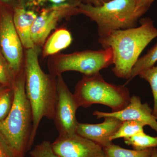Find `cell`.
Segmentation results:
<instances>
[{
    "label": "cell",
    "mask_w": 157,
    "mask_h": 157,
    "mask_svg": "<svg viewBox=\"0 0 157 157\" xmlns=\"http://www.w3.org/2000/svg\"><path fill=\"white\" fill-rule=\"evenodd\" d=\"M14 76L8 63L3 59L0 54V84L7 86H10L12 87L14 82L13 80Z\"/></svg>",
    "instance_id": "7402d4cb"
},
{
    "label": "cell",
    "mask_w": 157,
    "mask_h": 157,
    "mask_svg": "<svg viewBox=\"0 0 157 157\" xmlns=\"http://www.w3.org/2000/svg\"><path fill=\"white\" fill-rule=\"evenodd\" d=\"M14 99L13 89L0 88V121L5 119L11 110Z\"/></svg>",
    "instance_id": "ffe728a7"
},
{
    "label": "cell",
    "mask_w": 157,
    "mask_h": 157,
    "mask_svg": "<svg viewBox=\"0 0 157 157\" xmlns=\"http://www.w3.org/2000/svg\"><path fill=\"white\" fill-rule=\"evenodd\" d=\"M73 94L70 91L61 76L57 79V96L53 120L59 135L76 133L78 122L76 112L78 108Z\"/></svg>",
    "instance_id": "52a82bcc"
},
{
    "label": "cell",
    "mask_w": 157,
    "mask_h": 157,
    "mask_svg": "<svg viewBox=\"0 0 157 157\" xmlns=\"http://www.w3.org/2000/svg\"><path fill=\"white\" fill-rule=\"evenodd\" d=\"M0 1H2V2H3L7 3H9L11 0H0Z\"/></svg>",
    "instance_id": "f1b7e54d"
},
{
    "label": "cell",
    "mask_w": 157,
    "mask_h": 157,
    "mask_svg": "<svg viewBox=\"0 0 157 157\" xmlns=\"http://www.w3.org/2000/svg\"><path fill=\"white\" fill-rule=\"evenodd\" d=\"M51 144L60 157H105L102 147L76 133L59 135Z\"/></svg>",
    "instance_id": "30bf717a"
},
{
    "label": "cell",
    "mask_w": 157,
    "mask_h": 157,
    "mask_svg": "<svg viewBox=\"0 0 157 157\" xmlns=\"http://www.w3.org/2000/svg\"><path fill=\"white\" fill-rule=\"evenodd\" d=\"M140 23L138 27L110 31L99 36L102 48L112 49V71L118 78L130 79L132 68L140 54L157 37V29L151 18H142Z\"/></svg>",
    "instance_id": "6da1fadb"
},
{
    "label": "cell",
    "mask_w": 157,
    "mask_h": 157,
    "mask_svg": "<svg viewBox=\"0 0 157 157\" xmlns=\"http://www.w3.org/2000/svg\"><path fill=\"white\" fill-rule=\"evenodd\" d=\"M145 124L135 121H126L122 122L119 128L110 138L111 141L118 138H129L140 132H144Z\"/></svg>",
    "instance_id": "ac0fdd59"
},
{
    "label": "cell",
    "mask_w": 157,
    "mask_h": 157,
    "mask_svg": "<svg viewBox=\"0 0 157 157\" xmlns=\"http://www.w3.org/2000/svg\"><path fill=\"white\" fill-rule=\"evenodd\" d=\"M78 9L97 24L99 36L110 31L136 27L147 11L137 8L135 0H110L98 7L80 3Z\"/></svg>",
    "instance_id": "277c9868"
},
{
    "label": "cell",
    "mask_w": 157,
    "mask_h": 157,
    "mask_svg": "<svg viewBox=\"0 0 157 157\" xmlns=\"http://www.w3.org/2000/svg\"><path fill=\"white\" fill-rule=\"evenodd\" d=\"M73 95L78 107L87 108L93 104H102L110 107L112 112L123 109L131 98L125 86L108 83L100 73L85 76L76 86Z\"/></svg>",
    "instance_id": "5b68a950"
},
{
    "label": "cell",
    "mask_w": 157,
    "mask_h": 157,
    "mask_svg": "<svg viewBox=\"0 0 157 157\" xmlns=\"http://www.w3.org/2000/svg\"><path fill=\"white\" fill-rule=\"evenodd\" d=\"M103 148L105 157H151L153 149L143 150L128 149L113 143Z\"/></svg>",
    "instance_id": "9a60e30c"
},
{
    "label": "cell",
    "mask_w": 157,
    "mask_h": 157,
    "mask_svg": "<svg viewBox=\"0 0 157 157\" xmlns=\"http://www.w3.org/2000/svg\"><path fill=\"white\" fill-rule=\"evenodd\" d=\"M14 99L7 117L0 121V139L15 157H24L29 149L33 113L26 95L25 73L20 74L12 86Z\"/></svg>",
    "instance_id": "3957f363"
},
{
    "label": "cell",
    "mask_w": 157,
    "mask_h": 157,
    "mask_svg": "<svg viewBox=\"0 0 157 157\" xmlns=\"http://www.w3.org/2000/svg\"><path fill=\"white\" fill-rule=\"evenodd\" d=\"M151 157H157V148H153L152 151Z\"/></svg>",
    "instance_id": "4316f807"
},
{
    "label": "cell",
    "mask_w": 157,
    "mask_h": 157,
    "mask_svg": "<svg viewBox=\"0 0 157 157\" xmlns=\"http://www.w3.org/2000/svg\"><path fill=\"white\" fill-rule=\"evenodd\" d=\"M155 0H135L136 6L139 9L148 10Z\"/></svg>",
    "instance_id": "cb8c5ba5"
},
{
    "label": "cell",
    "mask_w": 157,
    "mask_h": 157,
    "mask_svg": "<svg viewBox=\"0 0 157 157\" xmlns=\"http://www.w3.org/2000/svg\"><path fill=\"white\" fill-rule=\"evenodd\" d=\"M104 118V121L100 124L78 122L76 134L95 142L103 147L107 146L112 143L110 138L117 132L123 121L112 117Z\"/></svg>",
    "instance_id": "7c38bea8"
},
{
    "label": "cell",
    "mask_w": 157,
    "mask_h": 157,
    "mask_svg": "<svg viewBox=\"0 0 157 157\" xmlns=\"http://www.w3.org/2000/svg\"><path fill=\"white\" fill-rule=\"evenodd\" d=\"M32 157H60L56 154L49 141H43L37 144L30 152Z\"/></svg>",
    "instance_id": "44dd1931"
},
{
    "label": "cell",
    "mask_w": 157,
    "mask_h": 157,
    "mask_svg": "<svg viewBox=\"0 0 157 157\" xmlns=\"http://www.w3.org/2000/svg\"><path fill=\"white\" fill-rule=\"evenodd\" d=\"M37 14L35 11L23 8H18L14 11L13 22L23 46L30 49L35 47L31 37V30Z\"/></svg>",
    "instance_id": "4fadbf2b"
},
{
    "label": "cell",
    "mask_w": 157,
    "mask_h": 157,
    "mask_svg": "<svg viewBox=\"0 0 157 157\" xmlns=\"http://www.w3.org/2000/svg\"><path fill=\"white\" fill-rule=\"evenodd\" d=\"M113 64V54L110 47L99 50H87L65 55L60 58L52 69L58 76L66 71L80 72L89 76L100 73Z\"/></svg>",
    "instance_id": "8992f818"
},
{
    "label": "cell",
    "mask_w": 157,
    "mask_h": 157,
    "mask_svg": "<svg viewBox=\"0 0 157 157\" xmlns=\"http://www.w3.org/2000/svg\"><path fill=\"white\" fill-rule=\"evenodd\" d=\"M43 1V0H31V1H32L33 2L37 4H41Z\"/></svg>",
    "instance_id": "83f0119b"
},
{
    "label": "cell",
    "mask_w": 157,
    "mask_h": 157,
    "mask_svg": "<svg viewBox=\"0 0 157 157\" xmlns=\"http://www.w3.org/2000/svg\"><path fill=\"white\" fill-rule=\"evenodd\" d=\"M93 115L97 119L112 117L124 121H135L148 125L157 133V119L153 114V109L147 103L142 104L140 98L133 95L131 97L128 104L123 109L117 112L94 111Z\"/></svg>",
    "instance_id": "8fae6325"
},
{
    "label": "cell",
    "mask_w": 157,
    "mask_h": 157,
    "mask_svg": "<svg viewBox=\"0 0 157 157\" xmlns=\"http://www.w3.org/2000/svg\"><path fill=\"white\" fill-rule=\"evenodd\" d=\"M0 46L2 52L14 76L20 71L22 44L14 27L13 17L4 13L0 21Z\"/></svg>",
    "instance_id": "9c48e42d"
},
{
    "label": "cell",
    "mask_w": 157,
    "mask_h": 157,
    "mask_svg": "<svg viewBox=\"0 0 157 157\" xmlns=\"http://www.w3.org/2000/svg\"><path fill=\"white\" fill-rule=\"evenodd\" d=\"M138 76L147 81L150 85L154 98L153 114L157 119V66L144 70Z\"/></svg>",
    "instance_id": "d6986e66"
},
{
    "label": "cell",
    "mask_w": 157,
    "mask_h": 157,
    "mask_svg": "<svg viewBox=\"0 0 157 157\" xmlns=\"http://www.w3.org/2000/svg\"><path fill=\"white\" fill-rule=\"evenodd\" d=\"M157 62V42L147 53L139 58L132 68L131 77L128 82L132 80L135 76H138L144 70L155 66Z\"/></svg>",
    "instance_id": "2e32d148"
},
{
    "label": "cell",
    "mask_w": 157,
    "mask_h": 157,
    "mask_svg": "<svg viewBox=\"0 0 157 157\" xmlns=\"http://www.w3.org/2000/svg\"><path fill=\"white\" fill-rule=\"evenodd\" d=\"M0 157H15L6 144L0 139Z\"/></svg>",
    "instance_id": "603a6c76"
},
{
    "label": "cell",
    "mask_w": 157,
    "mask_h": 157,
    "mask_svg": "<svg viewBox=\"0 0 157 157\" xmlns=\"http://www.w3.org/2000/svg\"><path fill=\"white\" fill-rule=\"evenodd\" d=\"M38 53L36 46L28 49L26 53L25 93L30 104L33 121L29 148L42 119L53 120L57 96V79L42 71L38 61Z\"/></svg>",
    "instance_id": "7a4b0ae2"
},
{
    "label": "cell",
    "mask_w": 157,
    "mask_h": 157,
    "mask_svg": "<svg viewBox=\"0 0 157 157\" xmlns=\"http://www.w3.org/2000/svg\"><path fill=\"white\" fill-rule=\"evenodd\" d=\"M72 42V37L69 31L61 29L54 33L47 40L44 48L45 56L54 54L67 48Z\"/></svg>",
    "instance_id": "5bb4252c"
},
{
    "label": "cell",
    "mask_w": 157,
    "mask_h": 157,
    "mask_svg": "<svg viewBox=\"0 0 157 157\" xmlns=\"http://www.w3.org/2000/svg\"><path fill=\"white\" fill-rule=\"evenodd\" d=\"M124 139L126 144L131 145L134 149L137 150H143L157 147V136L152 137L146 135L144 132Z\"/></svg>",
    "instance_id": "e0dca14e"
},
{
    "label": "cell",
    "mask_w": 157,
    "mask_h": 157,
    "mask_svg": "<svg viewBox=\"0 0 157 157\" xmlns=\"http://www.w3.org/2000/svg\"><path fill=\"white\" fill-rule=\"evenodd\" d=\"M82 3L92 5L94 6H101L110 0H82Z\"/></svg>",
    "instance_id": "d4e9b609"
},
{
    "label": "cell",
    "mask_w": 157,
    "mask_h": 157,
    "mask_svg": "<svg viewBox=\"0 0 157 157\" xmlns=\"http://www.w3.org/2000/svg\"><path fill=\"white\" fill-rule=\"evenodd\" d=\"M79 3L76 2L53 6L37 15L31 30V37L35 46L44 43L51 32L55 28L59 21L63 17L79 13L78 6Z\"/></svg>",
    "instance_id": "ba28073f"
},
{
    "label": "cell",
    "mask_w": 157,
    "mask_h": 157,
    "mask_svg": "<svg viewBox=\"0 0 157 157\" xmlns=\"http://www.w3.org/2000/svg\"><path fill=\"white\" fill-rule=\"evenodd\" d=\"M48 2L53 5V6H59L62 4L67 3L69 0H48Z\"/></svg>",
    "instance_id": "484cf974"
}]
</instances>
